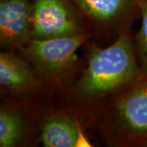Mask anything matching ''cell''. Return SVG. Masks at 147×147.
<instances>
[{
  "mask_svg": "<svg viewBox=\"0 0 147 147\" xmlns=\"http://www.w3.org/2000/svg\"><path fill=\"white\" fill-rule=\"evenodd\" d=\"M89 120L77 110L54 100L42 118L38 144L44 147L92 146Z\"/></svg>",
  "mask_w": 147,
  "mask_h": 147,
  "instance_id": "cell-7",
  "label": "cell"
},
{
  "mask_svg": "<svg viewBox=\"0 0 147 147\" xmlns=\"http://www.w3.org/2000/svg\"><path fill=\"white\" fill-rule=\"evenodd\" d=\"M84 33L89 32L73 0H32V38L48 39Z\"/></svg>",
  "mask_w": 147,
  "mask_h": 147,
  "instance_id": "cell-6",
  "label": "cell"
},
{
  "mask_svg": "<svg viewBox=\"0 0 147 147\" xmlns=\"http://www.w3.org/2000/svg\"><path fill=\"white\" fill-rule=\"evenodd\" d=\"M53 101L47 95L2 99L0 147L38 146L41 122Z\"/></svg>",
  "mask_w": 147,
  "mask_h": 147,
  "instance_id": "cell-4",
  "label": "cell"
},
{
  "mask_svg": "<svg viewBox=\"0 0 147 147\" xmlns=\"http://www.w3.org/2000/svg\"><path fill=\"white\" fill-rule=\"evenodd\" d=\"M90 136L109 147H147V77L96 110Z\"/></svg>",
  "mask_w": 147,
  "mask_h": 147,
  "instance_id": "cell-2",
  "label": "cell"
},
{
  "mask_svg": "<svg viewBox=\"0 0 147 147\" xmlns=\"http://www.w3.org/2000/svg\"><path fill=\"white\" fill-rule=\"evenodd\" d=\"M84 66L71 86L53 100L79 111L89 120L96 110L130 88L143 77L134 49V34L127 29L108 47L95 39L84 46Z\"/></svg>",
  "mask_w": 147,
  "mask_h": 147,
  "instance_id": "cell-1",
  "label": "cell"
},
{
  "mask_svg": "<svg viewBox=\"0 0 147 147\" xmlns=\"http://www.w3.org/2000/svg\"><path fill=\"white\" fill-rule=\"evenodd\" d=\"M80 11L88 31L99 38L115 39L130 29L140 16L142 0H73Z\"/></svg>",
  "mask_w": 147,
  "mask_h": 147,
  "instance_id": "cell-5",
  "label": "cell"
},
{
  "mask_svg": "<svg viewBox=\"0 0 147 147\" xmlns=\"http://www.w3.org/2000/svg\"><path fill=\"white\" fill-rule=\"evenodd\" d=\"M32 39V0H0V47L19 51Z\"/></svg>",
  "mask_w": 147,
  "mask_h": 147,
  "instance_id": "cell-9",
  "label": "cell"
},
{
  "mask_svg": "<svg viewBox=\"0 0 147 147\" xmlns=\"http://www.w3.org/2000/svg\"><path fill=\"white\" fill-rule=\"evenodd\" d=\"M140 13L142 26L134 35V49L140 70L147 77V0L141 1Z\"/></svg>",
  "mask_w": 147,
  "mask_h": 147,
  "instance_id": "cell-10",
  "label": "cell"
},
{
  "mask_svg": "<svg viewBox=\"0 0 147 147\" xmlns=\"http://www.w3.org/2000/svg\"><path fill=\"white\" fill-rule=\"evenodd\" d=\"M94 39L90 33L48 39H34L17 51L32 65L53 97L69 88L84 66V57L77 54Z\"/></svg>",
  "mask_w": 147,
  "mask_h": 147,
  "instance_id": "cell-3",
  "label": "cell"
},
{
  "mask_svg": "<svg viewBox=\"0 0 147 147\" xmlns=\"http://www.w3.org/2000/svg\"><path fill=\"white\" fill-rule=\"evenodd\" d=\"M44 95L52 96L26 59L17 51H1V100Z\"/></svg>",
  "mask_w": 147,
  "mask_h": 147,
  "instance_id": "cell-8",
  "label": "cell"
}]
</instances>
